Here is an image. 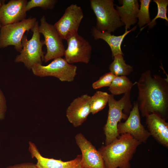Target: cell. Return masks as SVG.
Here are the masks:
<instances>
[{
  "label": "cell",
  "mask_w": 168,
  "mask_h": 168,
  "mask_svg": "<svg viewBox=\"0 0 168 168\" xmlns=\"http://www.w3.org/2000/svg\"></svg>",
  "instance_id": "30"
},
{
  "label": "cell",
  "mask_w": 168,
  "mask_h": 168,
  "mask_svg": "<svg viewBox=\"0 0 168 168\" xmlns=\"http://www.w3.org/2000/svg\"><path fill=\"white\" fill-rule=\"evenodd\" d=\"M7 101L5 96L0 89V121L5 117L7 110Z\"/></svg>",
  "instance_id": "26"
},
{
  "label": "cell",
  "mask_w": 168,
  "mask_h": 168,
  "mask_svg": "<svg viewBox=\"0 0 168 168\" xmlns=\"http://www.w3.org/2000/svg\"><path fill=\"white\" fill-rule=\"evenodd\" d=\"M38 30L40 33L44 36V44L46 47L47 52L44 60V62L47 63L64 56L65 49L63 40L54 26L47 22L44 16L40 19Z\"/></svg>",
  "instance_id": "8"
},
{
  "label": "cell",
  "mask_w": 168,
  "mask_h": 168,
  "mask_svg": "<svg viewBox=\"0 0 168 168\" xmlns=\"http://www.w3.org/2000/svg\"><path fill=\"white\" fill-rule=\"evenodd\" d=\"M116 76L110 72L105 73L101 76L98 80L92 84V87L95 89L109 86Z\"/></svg>",
  "instance_id": "25"
},
{
  "label": "cell",
  "mask_w": 168,
  "mask_h": 168,
  "mask_svg": "<svg viewBox=\"0 0 168 168\" xmlns=\"http://www.w3.org/2000/svg\"><path fill=\"white\" fill-rule=\"evenodd\" d=\"M1 27H2L1 24V23L0 22V30H1Z\"/></svg>",
  "instance_id": "29"
},
{
  "label": "cell",
  "mask_w": 168,
  "mask_h": 168,
  "mask_svg": "<svg viewBox=\"0 0 168 168\" xmlns=\"http://www.w3.org/2000/svg\"><path fill=\"white\" fill-rule=\"evenodd\" d=\"M2 5V4L1 3V2L0 1V8Z\"/></svg>",
  "instance_id": "28"
},
{
  "label": "cell",
  "mask_w": 168,
  "mask_h": 168,
  "mask_svg": "<svg viewBox=\"0 0 168 168\" xmlns=\"http://www.w3.org/2000/svg\"><path fill=\"white\" fill-rule=\"evenodd\" d=\"M121 6L116 5L121 21L125 26V31L137 21L139 5L137 0H120Z\"/></svg>",
  "instance_id": "17"
},
{
  "label": "cell",
  "mask_w": 168,
  "mask_h": 168,
  "mask_svg": "<svg viewBox=\"0 0 168 168\" xmlns=\"http://www.w3.org/2000/svg\"><path fill=\"white\" fill-rule=\"evenodd\" d=\"M66 40L68 47L64 56L67 62L72 64L78 62L87 64L90 62L92 47L86 40L77 33Z\"/></svg>",
  "instance_id": "10"
},
{
  "label": "cell",
  "mask_w": 168,
  "mask_h": 168,
  "mask_svg": "<svg viewBox=\"0 0 168 168\" xmlns=\"http://www.w3.org/2000/svg\"><path fill=\"white\" fill-rule=\"evenodd\" d=\"M151 0H140V6L139 9L138 18V24L141 28L146 24H149L151 22L149 12V7Z\"/></svg>",
  "instance_id": "22"
},
{
  "label": "cell",
  "mask_w": 168,
  "mask_h": 168,
  "mask_svg": "<svg viewBox=\"0 0 168 168\" xmlns=\"http://www.w3.org/2000/svg\"><path fill=\"white\" fill-rule=\"evenodd\" d=\"M153 1L156 3L157 5V13L155 17L149 24L147 25L151 27L156 24L155 21L158 18L165 20L168 21V18L166 15L167 7L168 4V0H154Z\"/></svg>",
  "instance_id": "23"
},
{
  "label": "cell",
  "mask_w": 168,
  "mask_h": 168,
  "mask_svg": "<svg viewBox=\"0 0 168 168\" xmlns=\"http://www.w3.org/2000/svg\"><path fill=\"white\" fill-rule=\"evenodd\" d=\"M138 109L142 117L156 114L166 120L168 112V82L161 76L143 72L137 82Z\"/></svg>",
  "instance_id": "1"
},
{
  "label": "cell",
  "mask_w": 168,
  "mask_h": 168,
  "mask_svg": "<svg viewBox=\"0 0 168 168\" xmlns=\"http://www.w3.org/2000/svg\"><path fill=\"white\" fill-rule=\"evenodd\" d=\"M135 26L129 30L125 32L123 35L119 36L112 35L107 32H100L95 27L91 30V34L94 39H101L105 41L109 45L111 49L112 57L118 54L123 55L121 49V45L125 36L130 32L134 30L136 28Z\"/></svg>",
  "instance_id": "18"
},
{
  "label": "cell",
  "mask_w": 168,
  "mask_h": 168,
  "mask_svg": "<svg viewBox=\"0 0 168 168\" xmlns=\"http://www.w3.org/2000/svg\"><path fill=\"white\" fill-rule=\"evenodd\" d=\"M117 130L119 135L128 133L141 143L146 142L151 135L148 130L141 123L139 110L136 102L133 103L132 110L126 121L118 123Z\"/></svg>",
  "instance_id": "11"
},
{
  "label": "cell",
  "mask_w": 168,
  "mask_h": 168,
  "mask_svg": "<svg viewBox=\"0 0 168 168\" xmlns=\"http://www.w3.org/2000/svg\"><path fill=\"white\" fill-rule=\"evenodd\" d=\"M77 69L76 65L68 63L62 57L54 59L46 66L35 64L31 69L35 75L40 77H54L61 81L69 82L74 80Z\"/></svg>",
  "instance_id": "7"
},
{
  "label": "cell",
  "mask_w": 168,
  "mask_h": 168,
  "mask_svg": "<svg viewBox=\"0 0 168 168\" xmlns=\"http://www.w3.org/2000/svg\"><path fill=\"white\" fill-rule=\"evenodd\" d=\"M39 26L37 21L31 31L33 35L30 40H28L27 36L24 35L21 40L22 49L14 60L16 63H23L29 69L35 64H42L44 60V55L42 50L44 40H40Z\"/></svg>",
  "instance_id": "5"
},
{
  "label": "cell",
  "mask_w": 168,
  "mask_h": 168,
  "mask_svg": "<svg viewBox=\"0 0 168 168\" xmlns=\"http://www.w3.org/2000/svg\"><path fill=\"white\" fill-rule=\"evenodd\" d=\"M123 55L118 54L115 55L113 61L109 65L110 72L116 76H126L133 71V67L126 63Z\"/></svg>",
  "instance_id": "20"
},
{
  "label": "cell",
  "mask_w": 168,
  "mask_h": 168,
  "mask_svg": "<svg viewBox=\"0 0 168 168\" xmlns=\"http://www.w3.org/2000/svg\"><path fill=\"white\" fill-rule=\"evenodd\" d=\"M146 117V123L150 135L160 144L168 147V123L165 119L154 114Z\"/></svg>",
  "instance_id": "16"
},
{
  "label": "cell",
  "mask_w": 168,
  "mask_h": 168,
  "mask_svg": "<svg viewBox=\"0 0 168 168\" xmlns=\"http://www.w3.org/2000/svg\"><path fill=\"white\" fill-rule=\"evenodd\" d=\"M91 96L83 95L74 99L67 108L66 116L73 126H81L91 113Z\"/></svg>",
  "instance_id": "13"
},
{
  "label": "cell",
  "mask_w": 168,
  "mask_h": 168,
  "mask_svg": "<svg viewBox=\"0 0 168 168\" xmlns=\"http://www.w3.org/2000/svg\"><path fill=\"white\" fill-rule=\"evenodd\" d=\"M75 138L82 152V168H106L100 152L83 134L78 133Z\"/></svg>",
  "instance_id": "12"
},
{
  "label": "cell",
  "mask_w": 168,
  "mask_h": 168,
  "mask_svg": "<svg viewBox=\"0 0 168 168\" xmlns=\"http://www.w3.org/2000/svg\"><path fill=\"white\" fill-rule=\"evenodd\" d=\"M6 168H37L35 164L30 163H25L10 166Z\"/></svg>",
  "instance_id": "27"
},
{
  "label": "cell",
  "mask_w": 168,
  "mask_h": 168,
  "mask_svg": "<svg viewBox=\"0 0 168 168\" xmlns=\"http://www.w3.org/2000/svg\"><path fill=\"white\" fill-rule=\"evenodd\" d=\"M83 17L81 7L76 4H72L66 8L63 15L54 26L62 40H66L77 33Z\"/></svg>",
  "instance_id": "9"
},
{
  "label": "cell",
  "mask_w": 168,
  "mask_h": 168,
  "mask_svg": "<svg viewBox=\"0 0 168 168\" xmlns=\"http://www.w3.org/2000/svg\"><path fill=\"white\" fill-rule=\"evenodd\" d=\"M56 0H31L28 2L26 7L27 12L31 8L39 7L44 9H51L57 2Z\"/></svg>",
  "instance_id": "24"
},
{
  "label": "cell",
  "mask_w": 168,
  "mask_h": 168,
  "mask_svg": "<svg viewBox=\"0 0 168 168\" xmlns=\"http://www.w3.org/2000/svg\"><path fill=\"white\" fill-rule=\"evenodd\" d=\"M29 150L31 157L37 160L35 164L37 168H82L81 155H78L74 159L67 161L45 158L41 155L35 145L31 142H29Z\"/></svg>",
  "instance_id": "15"
},
{
  "label": "cell",
  "mask_w": 168,
  "mask_h": 168,
  "mask_svg": "<svg viewBox=\"0 0 168 168\" xmlns=\"http://www.w3.org/2000/svg\"><path fill=\"white\" fill-rule=\"evenodd\" d=\"M35 18L25 19L19 22L2 26L0 31V48L13 45L18 52L21 50V40L26 31H32L37 22Z\"/></svg>",
  "instance_id": "6"
},
{
  "label": "cell",
  "mask_w": 168,
  "mask_h": 168,
  "mask_svg": "<svg viewBox=\"0 0 168 168\" xmlns=\"http://www.w3.org/2000/svg\"><path fill=\"white\" fill-rule=\"evenodd\" d=\"M133 84L125 76H116L109 86L108 90L114 95L130 92Z\"/></svg>",
  "instance_id": "19"
},
{
  "label": "cell",
  "mask_w": 168,
  "mask_h": 168,
  "mask_svg": "<svg viewBox=\"0 0 168 168\" xmlns=\"http://www.w3.org/2000/svg\"><path fill=\"white\" fill-rule=\"evenodd\" d=\"M26 0H11L0 8V22L2 26L19 22L25 19Z\"/></svg>",
  "instance_id": "14"
},
{
  "label": "cell",
  "mask_w": 168,
  "mask_h": 168,
  "mask_svg": "<svg viewBox=\"0 0 168 168\" xmlns=\"http://www.w3.org/2000/svg\"><path fill=\"white\" fill-rule=\"evenodd\" d=\"M130 95V92L125 93L120 99L116 100L114 95L110 94L108 103V117L103 128L105 136V145L110 144L119 136L118 124L122 119H127L133 107Z\"/></svg>",
  "instance_id": "3"
},
{
  "label": "cell",
  "mask_w": 168,
  "mask_h": 168,
  "mask_svg": "<svg viewBox=\"0 0 168 168\" xmlns=\"http://www.w3.org/2000/svg\"><path fill=\"white\" fill-rule=\"evenodd\" d=\"M110 95L106 92L98 91L91 96V113L94 114L102 110L108 103Z\"/></svg>",
  "instance_id": "21"
},
{
  "label": "cell",
  "mask_w": 168,
  "mask_h": 168,
  "mask_svg": "<svg viewBox=\"0 0 168 168\" xmlns=\"http://www.w3.org/2000/svg\"><path fill=\"white\" fill-rule=\"evenodd\" d=\"M112 0H91V8L96 17L95 28L100 32L110 33L124 25L114 7Z\"/></svg>",
  "instance_id": "4"
},
{
  "label": "cell",
  "mask_w": 168,
  "mask_h": 168,
  "mask_svg": "<svg viewBox=\"0 0 168 168\" xmlns=\"http://www.w3.org/2000/svg\"><path fill=\"white\" fill-rule=\"evenodd\" d=\"M120 135L111 143L98 150L106 168H130V161L141 144L128 133Z\"/></svg>",
  "instance_id": "2"
}]
</instances>
